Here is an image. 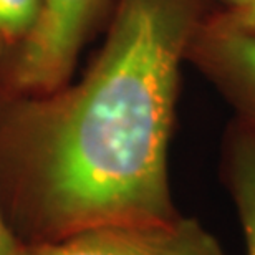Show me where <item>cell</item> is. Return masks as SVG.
<instances>
[{
    "instance_id": "obj_8",
    "label": "cell",
    "mask_w": 255,
    "mask_h": 255,
    "mask_svg": "<svg viewBox=\"0 0 255 255\" xmlns=\"http://www.w3.org/2000/svg\"><path fill=\"white\" fill-rule=\"evenodd\" d=\"M209 17L222 27L255 33V0H249L242 7L226 8L224 12L209 15Z\"/></svg>"
},
{
    "instance_id": "obj_9",
    "label": "cell",
    "mask_w": 255,
    "mask_h": 255,
    "mask_svg": "<svg viewBox=\"0 0 255 255\" xmlns=\"http://www.w3.org/2000/svg\"><path fill=\"white\" fill-rule=\"evenodd\" d=\"M22 242L15 237L13 229L0 212V255H18Z\"/></svg>"
},
{
    "instance_id": "obj_7",
    "label": "cell",
    "mask_w": 255,
    "mask_h": 255,
    "mask_svg": "<svg viewBox=\"0 0 255 255\" xmlns=\"http://www.w3.org/2000/svg\"><path fill=\"white\" fill-rule=\"evenodd\" d=\"M42 0H0V38L22 40L37 22Z\"/></svg>"
},
{
    "instance_id": "obj_1",
    "label": "cell",
    "mask_w": 255,
    "mask_h": 255,
    "mask_svg": "<svg viewBox=\"0 0 255 255\" xmlns=\"http://www.w3.org/2000/svg\"><path fill=\"white\" fill-rule=\"evenodd\" d=\"M201 20L199 0H120L85 78L15 116L7 134L12 211L27 242L181 217L167 149L179 66Z\"/></svg>"
},
{
    "instance_id": "obj_5",
    "label": "cell",
    "mask_w": 255,
    "mask_h": 255,
    "mask_svg": "<svg viewBox=\"0 0 255 255\" xmlns=\"http://www.w3.org/2000/svg\"><path fill=\"white\" fill-rule=\"evenodd\" d=\"M224 174L244 234L246 255H255V125L239 118L231 126Z\"/></svg>"
},
{
    "instance_id": "obj_10",
    "label": "cell",
    "mask_w": 255,
    "mask_h": 255,
    "mask_svg": "<svg viewBox=\"0 0 255 255\" xmlns=\"http://www.w3.org/2000/svg\"><path fill=\"white\" fill-rule=\"evenodd\" d=\"M222 2L227 5L226 8H237V7H242V5H246L249 0H222Z\"/></svg>"
},
{
    "instance_id": "obj_11",
    "label": "cell",
    "mask_w": 255,
    "mask_h": 255,
    "mask_svg": "<svg viewBox=\"0 0 255 255\" xmlns=\"http://www.w3.org/2000/svg\"><path fill=\"white\" fill-rule=\"evenodd\" d=\"M2 42H3V40H2V38H0V47H2Z\"/></svg>"
},
{
    "instance_id": "obj_2",
    "label": "cell",
    "mask_w": 255,
    "mask_h": 255,
    "mask_svg": "<svg viewBox=\"0 0 255 255\" xmlns=\"http://www.w3.org/2000/svg\"><path fill=\"white\" fill-rule=\"evenodd\" d=\"M103 2L42 0L37 22L20 45L15 85L28 91H52L62 85Z\"/></svg>"
},
{
    "instance_id": "obj_4",
    "label": "cell",
    "mask_w": 255,
    "mask_h": 255,
    "mask_svg": "<svg viewBox=\"0 0 255 255\" xmlns=\"http://www.w3.org/2000/svg\"><path fill=\"white\" fill-rule=\"evenodd\" d=\"M174 224L88 227L53 241L22 242L18 255H162Z\"/></svg>"
},
{
    "instance_id": "obj_3",
    "label": "cell",
    "mask_w": 255,
    "mask_h": 255,
    "mask_svg": "<svg viewBox=\"0 0 255 255\" xmlns=\"http://www.w3.org/2000/svg\"><path fill=\"white\" fill-rule=\"evenodd\" d=\"M186 58L216 83L239 118L255 125V33L222 27L206 17L192 35Z\"/></svg>"
},
{
    "instance_id": "obj_6",
    "label": "cell",
    "mask_w": 255,
    "mask_h": 255,
    "mask_svg": "<svg viewBox=\"0 0 255 255\" xmlns=\"http://www.w3.org/2000/svg\"><path fill=\"white\" fill-rule=\"evenodd\" d=\"M162 255H224L217 239L194 219L179 217Z\"/></svg>"
}]
</instances>
